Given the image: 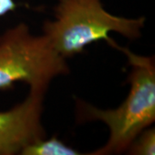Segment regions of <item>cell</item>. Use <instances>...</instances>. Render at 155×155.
Listing matches in <instances>:
<instances>
[{
    "label": "cell",
    "instance_id": "cell-1",
    "mask_svg": "<svg viewBox=\"0 0 155 155\" xmlns=\"http://www.w3.org/2000/svg\"><path fill=\"white\" fill-rule=\"evenodd\" d=\"M127 56L131 71L127 76L130 89L127 97L116 109L103 110L78 97L75 98L78 123L104 122L110 136L104 146L87 154H121L139 134L155 121L154 56L139 55L127 48H115Z\"/></svg>",
    "mask_w": 155,
    "mask_h": 155
},
{
    "label": "cell",
    "instance_id": "cell-6",
    "mask_svg": "<svg viewBox=\"0 0 155 155\" xmlns=\"http://www.w3.org/2000/svg\"><path fill=\"white\" fill-rule=\"evenodd\" d=\"M131 155L155 154V129L148 127L134 139L126 151Z\"/></svg>",
    "mask_w": 155,
    "mask_h": 155
},
{
    "label": "cell",
    "instance_id": "cell-4",
    "mask_svg": "<svg viewBox=\"0 0 155 155\" xmlns=\"http://www.w3.org/2000/svg\"><path fill=\"white\" fill-rule=\"evenodd\" d=\"M46 91L29 88L22 103L0 111V155L20 154L28 145L46 138L41 121Z\"/></svg>",
    "mask_w": 155,
    "mask_h": 155
},
{
    "label": "cell",
    "instance_id": "cell-3",
    "mask_svg": "<svg viewBox=\"0 0 155 155\" xmlns=\"http://www.w3.org/2000/svg\"><path fill=\"white\" fill-rule=\"evenodd\" d=\"M69 72L67 60L53 49L43 35L31 33L25 22L0 35V91L12 90L20 82L47 91L53 79Z\"/></svg>",
    "mask_w": 155,
    "mask_h": 155
},
{
    "label": "cell",
    "instance_id": "cell-5",
    "mask_svg": "<svg viewBox=\"0 0 155 155\" xmlns=\"http://www.w3.org/2000/svg\"><path fill=\"white\" fill-rule=\"evenodd\" d=\"M79 151L71 147L56 136L41 139L28 145L21 151L20 155H82Z\"/></svg>",
    "mask_w": 155,
    "mask_h": 155
},
{
    "label": "cell",
    "instance_id": "cell-2",
    "mask_svg": "<svg viewBox=\"0 0 155 155\" xmlns=\"http://www.w3.org/2000/svg\"><path fill=\"white\" fill-rule=\"evenodd\" d=\"M145 23L144 17L127 18L111 14L101 0H59L54 19L46 20L42 25V35L53 49L67 60L100 41L115 48L117 43L110 36L111 32L131 41L137 40Z\"/></svg>",
    "mask_w": 155,
    "mask_h": 155
},
{
    "label": "cell",
    "instance_id": "cell-7",
    "mask_svg": "<svg viewBox=\"0 0 155 155\" xmlns=\"http://www.w3.org/2000/svg\"><path fill=\"white\" fill-rule=\"evenodd\" d=\"M18 5L14 0H0V17L5 16L9 12L17 10Z\"/></svg>",
    "mask_w": 155,
    "mask_h": 155
}]
</instances>
